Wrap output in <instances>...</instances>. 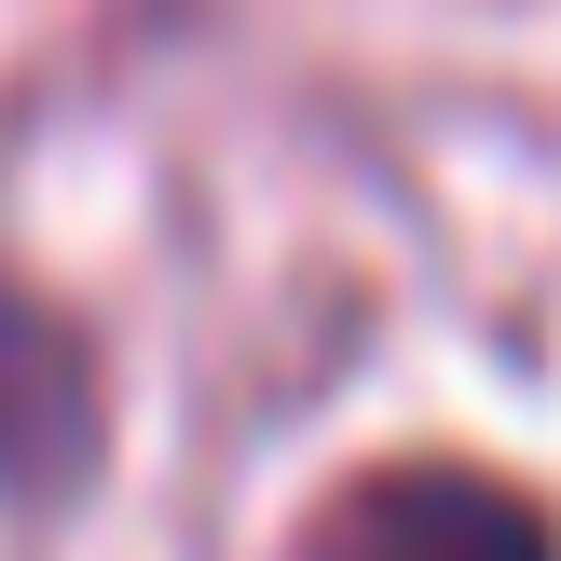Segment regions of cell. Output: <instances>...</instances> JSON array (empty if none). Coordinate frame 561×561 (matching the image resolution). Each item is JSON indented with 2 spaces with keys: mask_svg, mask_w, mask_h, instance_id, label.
Segmentation results:
<instances>
[{
  "mask_svg": "<svg viewBox=\"0 0 561 561\" xmlns=\"http://www.w3.org/2000/svg\"><path fill=\"white\" fill-rule=\"evenodd\" d=\"M301 561H561V520L493 466H370L329 493Z\"/></svg>",
  "mask_w": 561,
  "mask_h": 561,
  "instance_id": "6da1fadb",
  "label": "cell"
},
{
  "mask_svg": "<svg viewBox=\"0 0 561 561\" xmlns=\"http://www.w3.org/2000/svg\"><path fill=\"white\" fill-rule=\"evenodd\" d=\"M110 438V398H96V343L55 316L42 288L0 274V493H69Z\"/></svg>",
  "mask_w": 561,
  "mask_h": 561,
  "instance_id": "7a4b0ae2",
  "label": "cell"
}]
</instances>
